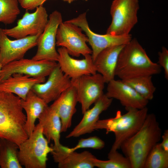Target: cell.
Segmentation results:
<instances>
[{
  "mask_svg": "<svg viewBox=\"0 0 168 168\" xmlns=\"http://www.w3.org/2000/svg\"><path fill=\"white\" fill-rule=\"evenodd\" d=\"M161 130L154 114H147L142 126L134 135L124 141L120 148L129 160L131 168H143L153 147L160 140Z\"/></svg>",
  "mask_w": 168,
  "mask_h": 168,
  "instance_id": "6da1fadb",
  "label": "cell"
},
{
  "mask_svg": "<svg viewBox=\"0 0 168 168\" xmlns=\"http://www.w3.org/2000/svg\"><path fill=\"white\" fill-rule=\"evenodd\" d=\"M161 67L153 62L135 38L125 44L118 58L115 75L121 80L159 74Z\"/></svg>",
  "mask_w": 168,
  "mask_h": 168,
  "instance_id": "7a4b0ae2",
  "label": "cell"
},
{
  "mask_svg": "<svg viewBox=\"0 0 168 168\" xmlns=\"http://www.w3.org/2000/svg\"><path fill=\"white\" fill-rule=\"evenodd\" d=\"M21 99L12 93L0 91V138L19 146L28 137L26 116Z\"/></svg>",
  "mask_w": 168,
  "mask_h": 168,
  "instance_id": "3957f363",
  "label": "cell"
},
{
  "mask_svg": "<svg viewBox=\"0 0 168 168\" xmlns=\"http://www.w3.org/2000/svg\"><path fill=\"white\" fill-rule=\"evenodd\" d=\"M127 112L122 114L117 111L115 117L99 120L94 126V129H105L107 133L113 132L115 140L110 150H117L123 143L130 138L140 129L148 114L147 107L141 109L129 108Z\"/></svg>",
  "mask_w": 168,
  "mask_h": 168,
  "instance_id": "277c9868",
  "label": "cell"
},
{
  "mask_svg": "<svg viewBox=\"0 0 168 168\" xmlns=\"http://www.w3.org/2000/svg\"><path fill=\"white\" fill-rule=\"evenodd\" d=\"M42 132L41 126L35 125L32 134L19 146L18 157L26 168H45L49 153L53 150Z\"/></svg>",
  "mask_w": 168,
  "mask_h": 168,
  "instance_id": "5b68a950",
  "label": "cell"
},
{
  "mask_svg": "<svg viewBox=\"0 0 168 168\" xmlns=\"http://www.w3.org/2000/svg\"><path fill=\"white\" fill-rule=\"evenodd\" d=\"M139 9L138 0H113L110 9L112 21L106 34L116 35L129 34L138 22Z\"/></svg>",
  "mask_w": 168,
  "mask_h": 168,
  "instance_id": "8992f818",
  "label": "cell"
},
{
  "mask_svg": "<svg viewBox=\"0 0 168 168\" xmlns=\"http://www.w3.org/2000/svg\"><path fill=\"white\" fill-rule=\"evenodd\" d=\"M77 26L67 21L62 22L57 30L56 45L63 47L69 54L78 57L91 54L92 51L86 44L88 38Z\"/></svg>",
  "mask_w": 168,
  "mask_h": 168,
  "instance_id": "52a82bcc",
  "label": "cell"
},
{
  "mask_svg": "<svg viewBox=\"0 0 168 168\" xmlns=\"http://www.w3.org/2000/svg\"><path fill=\"white\" fill-rule=\"evenodd\" d=\"M71 80V85L76 91L78 102L81 104L82 114L104 94L105 83L98 73L83 75Z\"/></svg>",
  "mask_w": 168,
  "mask_h": 168,
  "instance_id": "ba28073f",
  "label": "cell"
},
{
  "mask_svg": "<svg viewBox=\"0 0 168 168\" xmlns=\"http://www.w3.org/2000/svg\"><path fill=\"white\" fill-rule=\"evenodd\" d=\"M67 21L77 26L85 32L88 38V42L91 48V56L93 62L98 54L104 49L112 46L126 44L132 39V35L130 34L116 35L107 34L100 35L94 32L89 27L86 12Z\"/></svg>",
  "mask_w": 168,
  "mask_h": 168,
  "instance_id": "9c48e42d",
  "label": "cell"
},
{
  "mask_svg": "<svg viewBox=\"0 0 168 168\" xmlns=\"http://www.w3.org/2000/svg\"><path fill=\"white\" fill-rule=\"evenodd\" d=\"M48 16L46 8L43 5L37 7L33 13L26 10L16 26L10 29H2V30L8 36L16 39L41 34L48 22Z\"/></svg>",
  "mask_w": 168,
  "mask_h": 168,
  "instance_id": "30bf717a",
  "label": "cell"
},
{
  "mask_svg": "<svg viewBox=\"0 0 168 168\" xmlns=\"http://www.w3.org/2000/svg\"><path fill=\"white\" fill-rule=\"evenodd\" d=\"M63 22L61 13L55 10L51 13L47 23L37 41V50L32 58L35 60L57 62L58 54L56 49L57 30Z\"/></svg>",
  "mask_w": 168,
  "mask_h": 168,
  "instance_id": "8fae6325",
  "label": "cell"
},
{
  "mask_svg": "<svg viewBox=\"0 0 168 168\" xmlns=\"http://www.w3.org/2000/svg\"><path fill=\"white\" fill-rule=\"evenodd\" d=\"M57 65L58 63L55 61L23 58L11 62L2 67L0 81L15 73L35 77H45L49 76Z\"/></svg>",
  "mask_w": 168,
  "mask_h": 168,
  "instance_id": "7c38bea8",
  "label": "cell"
},
{
  "mask_svg": "<svg viewBox=\"0 0 168 168\" xmlns=\"http://www.w3.org/2000/svg\"><path fill=\"white\" fill-rule=\"evenodd\" d=\"M40 35L12 40L0 28V63L2 67L23 58L28 50L37 45Z\"/></svg>",
  "mask_w": 168,
  "mask_h": 168,
  "instance_id": "4fadbf2b",
  "label": "cell"
},
{
  "mask_svg": "<svg viewBox=\"0 0 168 168\" xmlns=\"http://www.w3.org/2000/svg\"><path fill=\"white\" fill-rule=\"evenodd\" d=\"M49 76L46 82L37 83L31 89L47 104L55 100L71 86V79L63 73L58 63Z\"/></svg>",
  "mask_w": 168,
  "mask_h": 168,
  "instance_id": "5bb4252c",
  "label": "cell"
},
{
  "mask_svg": "<svg viewBox=\"0 0 168 168\" xmlns=\"http://www.w3.org/2000/svg\"><path fill=\"white\" fill-rule=\"evenodd\" d=\"M57 51V62L60 69L70 79L97 73L91 54L86 55L82 59H77L72 58L64 47H60Z\"/></svg>",
  "mask_w": 168,
  "mask_h": 168,
  "instance_id": "9a60e30c",
  "label": "cell"
},
{
  "mask_svg": "<svg viewBox=\"0 0 168 168\" xmlns=\"http://www.w3.org/2000/svg\"><path fill=\"white\" fill-rule=\"evenodd\" d=\"M107 83L105 95L109 98L119 100L126 110L129 108L141 109L147 107L149 100L122 80L114 79Z\"/></svg>",
  "mask_w": 168,
  "mask_h": 168,
  "instance_id": "2e32d148",
  "label": "cell"
},
{
  "mask_svg": "<svg viewBox=\"0 0 168 168\" xmlns=\"http://www.w3.org/2000/svg\"><path fill=\"white\" fill-rule=\"evenodd\" d=\"M51 152L54 162L59 168H93L96 157L91 153L85 151L78 153L68 152L61 144L56 146L52 145Z\"/></svg>",
  "mask_w": 168,
  "mask_h": 168,
  "instance_id": "e0dca14e",
  "label": "cell"
},
{
  "mask_svg": "<svg viewBox=\"0 0 168 168\" xmlns=\"http://www.w3.org/2000/svg\"><path fill=\"white\" fill-rule=\"evenodd\" d=\"M113 99L104 94L94 103L93 107L89 109L83 114L79 123L66 137L67 138L78 137L94 130V126L99 120L100 114L111 105Z\"/></svg>",
  "mask_w": 168,
  "mask_h": 168,
  "instance_id": "ac0fdd59",
  "label": "cell"
},
{
  "mask_svg": "<svg viewBox=\"0 0 168 168\" xmlns=\"http://www.w3.org/2000/svg\"><path fill=\"white\" fill-rule=\"evenodd\" d=\"M77 102L75 89L71 85L50 105L56 110L60 119L61 133L66 132L71 127Z\"/></svg>",
  "mask_w": 168,
  "mask_h": 168,
  "instance_id": "d6986e66",
  "label": "cell"
},
{
  "mask_svg": "<svg viewBox=\"0 0 168 168\" xmlns=\"http://www.w3.org/2000/svg\"><path fill=\"white\" fill-rule=\"evenodd\" d=\"M45 81V77H35L15 73L0 81V91L15 94L21 99L25 100L35 85Z\"/></svg>",
  "mask_w": 168,
  "mask_h": 168,
  "instance_id": "ffe728a7",
  "label": "cell"
},
{
  "mask_svg": "<svg viewBox=\"0 0 168 168\" xmlns=\"http://www.w3.org/2000/svg\"><path fill=\"white\" fill-rule=\"evenodd\" d=\"M125 45L112 46L104 49L98 54L94 60L96 72L102 76L105 83L114 79L118 57Z\"/></svg>",
  "mask_w": 168,
  "mask_h": 168,
  "instance_id": "44dd1931",
  "label": "cell"
},
{
  "mask_svg": "<svg viewBox=\"0 0 168 168\" xmlns=\"http://www.w3.org/2000/svg\"><path fill=\"white\" fill-rule=\"evenodd\" d=\"M38 119V124L42 127L43 133L48 142L53 140L54 145H60L62 124L56 110L51 106H48Z\"/></svg>",
  "mask_w": 168,
  "mask_h": 168,
  "instance_id": "7402d4cb",
  "label": "cell"
},
{
  "mask_svg": "<svg viewBox=\"0 0 168 168\" xmlns=\"http://www.w3.org/2000/svg\"><path fill=\"white\" fill-rule=\"evenodd\" d=\"M21 105L26 113V129L28 136L33 132L35 126V121L48 106L44 100L31 90L26 99H21Z\"/></svg>",
  "mask_w": 168,
  "mask_h": 168,
  "instance_id": "603a6c76",
  "label": "cell"
},
{
  "mask_svg": "<svg viewBox=\"0 0 168 168\" xmlns=\"http://www.w3.org/2000/svg\"><path fill=\"white\" fill-rule=\"evenodd\" d=\"M19 146L15 142L0 138V167L2 168H22L18 154Z\"/></svg>",
  "mask_w": 168,
  "mask_h": 168,
  "instance_id": "cb8c5ba5",
  "label": "cell"
},
{
  "mask_svg": "<svg viewBox=\"0 0 168 168\" xmlns=\"http://www.w3.org/2000/svg\"><path fill=\"white\" fill-rule=\"evenodd\" d=\"M145 99H152L156 88L152 81V76H143L122 80Z\"/></svg>",
  "mask_w": 168,
  "mask_h": 168,
  "instance_id": "d4e9b609",
  "label": "cell"
},
{
  "mask_svg": "<svg viewBox=\"0 0 168 168\" xmlns=\"http://www.w3.org/2000/svg\"><path fill=\"white\" fill-rule=\"evenodd\" d=\"M168 168V152L164 150L160 143L152 149L145 161L143 168Z\"/></svg>",
  "mask_w": 168,
  "mask_h": 168,
  "instance_id": "484cf974",
  "label": "cell"
},
{
  "mask_svg": "<svg viewBox=\"0 0 168 168\" xmlns=\"http://www.w3.org/2000/svg\"><path fill=\"white\" fill-rule=\"evenodd\" d=\"M108 160H102L95 158V167L99 168H131L128 159L118 152L110 150L108 155Z\"/></svg>",
  "mask_w": 168,
  "mask_h": 168,
  "instance_id": "4316f807",
  "label": "cell"
},
{
  "mask_svg": "<svg viewBox=\"0 0 168 168\" xmlns=\"http://www.w3.org/2000/svg\"><path fill=\"white\" fill-rule=\"evenodd\" d=\"M18 0H0V22L10 24L20 13Z\"/></svg>",
  "mask_w": 168,
  "mask_h": 168,
  "instance_id": "83f0119b",
  "label": "cell"
},
{
  "mask_svg": "<svg viewBox=\"0 0 168 168\" xmlns=\"http://www.w3.org/2000/svg\"><path fill=\"white\" fill-rule=\"evenodd\" d=\"M105 142L97 136H92L86 138H81L77 144L74 147L69 148L64 146L66 150L68 152L75 151L80 148H91L100 150L105 146Z\"/></svg>",
  "mask_w": 168,
  "mask_h": 168,
  "instance_id": "f1b7e54d",
  "label": "cell"
},
{
  "mask_svg": "<svg viewBox=\"0 0 168 168\" xmlns=\"http://www.w3.org/2000/svg\"><path fill=\"white\" fill-rule=\"evenodd\" d=\"M158 64L164 70L165 77L168 79V50L165 47H162L161 51L159 52Z\"/></svg>",
  "mask_w": 168,
  "mask_h": 168,
  "instance_id": "f546056e",
  "label": "cell"
},
{
  "mask_svg": "<svg viewBox=\"0 0 168 168\" xmlns=\"http://www.w3.org/2000/svg\"><path fill=\"white\" fill-rule=\"evenodd\" d=\"M21 6L27 10L36 9L48 0H18Z\"/></svg>",
  "mask_w": 168,
  "mask_h": 168,
  "instance_id": "4dcf8cb0",
  "label": "cell"
},
{
  "mask_svg": "<svg viewBox=\"0 0 168 168\" xmlns=\"http://www.w3.org/2000/svg\"><path fill=\"white\" fill-rule=\"evenodd\" d=\"M162 141L160 143L162 148L165 151L168 152V130H166L161 135Z\"/></svg>",
  "mask_w": 168,
  "mask_h": 168,
  "instance_id": "1f68e13d",
  "label": "cell"
},
{
  "mask_svg": "<svg viewBox=\"0 0 168 168\" xmlns=\"http://www.w3.org/2000/svg\"><path fill=\"white\" fill-rule=\"evenodd\" d=\"M63 1L69 3H71L73 1L76 0H63Z\"/></svg>",
  "mask_w": 168,
  "mask_h": 168,
  "instance_id": "d6a6232c",
  "label": "cell"
},
{
  "mask_svg": "<svg viewBox=\"0 0 168 168\" xmlns=\"http://www.w3.org/2000/svg\"><path fill=\"white\" fill-rule=\"evenodd\" d=\"M2 65H1V64L0 63V77L1 72V69H2Z\"/></svg>",
  "mask_w": 168,
  "mask_h": 168,
  "instance_id": "836d02e7",
  "label": "cell"
},
{
  "mask_svg": "<svg viewBox=\"0 0 168 168\" xmlns=\"http://www.w3.org/2000/svg\"><path fill=\"white\" fill-rule=\"evenodd\" d=\"M84 0V1H87V0Z\"/></svg>",
  "mask_w": 168,
  "mask_h": 168,
  "instance_id": "e575fe53",
  "label": "cell"
}]
</instances>
